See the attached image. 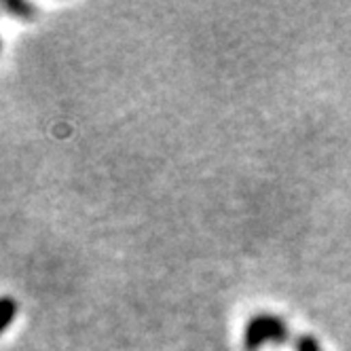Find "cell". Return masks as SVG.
Returning a JSON list of instances; mask_svg holds the SVG:
<instances>
[{
  "mask_svg": "<svg viewBox=\"0 0 351 351\" xmlns=\"http://www.w3.org/2000/svg\"><path fill=\"white\" fill-rule=\"evenodd\" d=\"M17 300L13 296H0V335L11 328L17 317Z\"/></svg>",
  "mask_w": 351,
  "mask_h": 351,
  "instance_id": "obj_2",
  "label": "cell"
},
{
  "mask_svg": "<svg viewBox=\"0 0 351 351\" xmlns=\"http://www.w3.org/2000/svg\"><path fill=\"white\" fill-rule=\"evenodd\" d=\"M296 349L298 351H322V347L317 345V341L313 337H303V339L298 341Z\"/></svg>",
  "mask_w": 351,
  "mask_h": 351,
  "instance_id": "obj_4",
  "label": "cell"
},
{
  "mask_svg": "<svg viewBox=\"0 0 351 351\" xmlns=\"http://www.w3.org/2000/svg\"><path fill=\"white\" fill-rule=\"evenodd\" d=\"M288 339V326L282 317L261 313L247 322L243 332V347L256 351L265 343H284Z\"/></svg>",
  "mask_w": 351,
  "mask_h": 351,
  "instance_id": "obj_1",
  "label": "cell"
},
{
  "mask_svg": "<svg viewBox=\"0 0 351 351\" xmlns=\"http://www.w3.org/2000/svg\"><path fill=\"white\" fill-rule=\"evenodd\" d=\"M3 7L19 21H30L34 17V7L26 0H5Z\"/></svg>",
  "mask_w": 351,
  "mask_h": 351,
  "instance_id": "obj_3",
  "label": "cell"
},
{
  "mask_svg": "<svg viewBox=\"0 0 351 351\" xmlns=\"http://www.w3.org/2000/svg\"><path fill=\"white\" fill-rule=\"evenodd\" d=\"M0 51H3V43H0Z\"/></svg>",
  "mask_w": 351,
  "mask_h": 351,
  "instance_id": "obj_5",
  "label": "cell"
}]
</instances>
